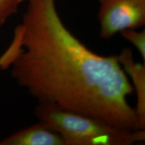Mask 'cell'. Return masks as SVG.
Masks as SVG:
<instances>
[{
	"label": "cell",
	"mask_w": 145,
	"mask_h": 145,
	"mask_svg": "<svg viewBox=\"0 0 145 145\" xmlns=\"http://www.w3.org/2000/svg\"><path fill=\"white\" fill-rule=\"evenodd\" d=\"M20 52L11 75L39 103L140 129L128 97L135 93L117 55L97 54L67 28L55 0H26Z\"/></svg>",
	"instance_id": "1"
},
{
	"label": "cell",
	"mask_w": 145,
	"mask_h": 145,
	"mask_svg": "<svg viewBox=\"0 0 145 145\" xmlns=\"http://www.w3.org/2000/svg\"><path fill=\"white\" fill-rule=\"evenodd\" d=\"M39 121L58 132L65 145H131L145 141V130H130L84 114L39 103Z\"/></svg>",
	"instance_id": "2"
},
{
	"label": "cell",
	"mask_w": 145,
	"mask_h": 145,
	"mask_svg": "<svg viewBox=\"0 0 145 145\" xmlns=\"http://www.w3.org/2000/svg\"><path fill=\"white\" fill-rule=\"evenodd\" d=\"M99 37L108 40L145 24V0H97Z\"/></svg>",
	"instance_id": "3"
},
{
	"label": "cell",
	"mask_w": 145,
	"mask_h": 145,
	"mask_svg": "<svg viewBox=\"0 0 145 145\" xmlns=\"http://www.w3.org/2000/svg\"><path fill=\"white\" fill-rule=\"evenodd\" d=\"M125 73L132 80V86L137 95L135 110L140 129H145V65L136 62L131 50L126 48L117 55Z\"/></svg>",
	"instance_id": "4"
},
{
	"label": "cell",
	"mask_w": 145,
	"mask_h": 145,
	"mask_svg": "<svg viewBox=\"0 0 145 145\" xmlns=\"http://www.w3.org/2000/svg\"><path fill=\"white\" fill-rule=\"evenodd\" d=\"M0 145H65L58 132L45 123L39 122L12 134Z\"/></svg>",
	"instance_id": "5"
},
{
	"label": "cell",
	"mask_w": 145,
	"mask_h": 145,
	"mask_svg": "<svg viewBox=\"0 0 145 145\" xmlns=\"http://www.w3.org/2000/svg\"><path fill=\"white\" fill-rule=\"evenodd\" d=\"M123 39L131 43L132 46L138 51L139 54L145 62V30L128 29L120 33Z\"/></svg>",
	"instance_id": "6"
},
{
	"label": "cell",
	"mask_w": 145,
	"mask_h": 145,
	"mask_svg": "<svg viewBox=\"0 0 145 145\" xmlns=\"http://www.w3.org/2000/svg\"><path fill=\"white\" fill-rule=\"evenodd\" d=\"M24 2H26V0H0V28L17 13Z\"/></svg>",
	"instance_id": "7"
}]
</instances>
